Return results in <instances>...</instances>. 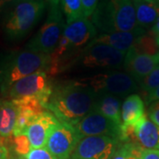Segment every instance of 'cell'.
Here are the masks:
<instances>
[{"mask_svg":"<svg viewBox=\"0 0 159 159\" xmlns=\"http://www.w3.org/2000/svg\"><path fill=\"white\" fill-rule=\"evenodd\" d=\"M80 140L74 125L58 120L50 132L45 148L55 159H68Z\"/></svg>","mask_w":159,"mask_h":159,"instance_id":"obj_8","label":"cell"},{"mask_svg":"<svg viewBox=\"0 0 159 159\" xmlns=\"http://www.w3.org/2000/svg\"><path fill=\"white\" fill-rule=\"evenodd\" d=\"M145 115L143 100L139 95L133 94L121 106V125H135Z\"/></svg>","mask_w":159,"mask_h":159,"instance_id":"obj_18","label":"cell"},{"mask_svg":"<svg viewBox=\"0 0 159 159\" xmlns=\"http://www.w3.org/2000/svg\"><path fill=\"white\" fill-rule=\"evenodd\" d=\"M20 159H26V158H25V157H20Z\"/></svg>","mask_w":159,"mask_h":159,"instance_id":"obj_36","label":"cell"},{"mask_svg":"<svg viewBox=\"0 0 159 159\" xmlns=\"http://www.w3.org/2000/svg\"><path fill=\"white\" fill-rule=\"evenodd\" d=\"M51 56L27 49L6 56L0 62V92L2 95L13 83L36 72H49Z\"/></svg>","mask_w":159,"mask_h":159,"instance_id":"obj_2","label":"cell"},{"mask_svg":"<svg viewBox=\"0 0 159 159\" xmlns=\"http://www.w3.org/2000/svg\"><path fill=\"white\" fill-rule=\"evenodd\" d=\"M158 55H159V53H158Z\"/></svg>","mask_w":159,"mask_h":159,"instance_id":"obj_38","label":"cell"},{"mask_svg":"<svg viewBox=\"0 0 159 159\" xmlns=\"http://www.w3.org/2000/svg\"><path fill=\"white\" fill-rule=\"evenodd\" d=\"M17 119V108L10 100H1L0 105V138L9 139L13 135Z\"/></svg>","mask_w":159,"mask_h":159,"instance_id":"obj_20","label":"cell"},{"mask_svg":"<svg viewBox=\"0 0 159 159\" xmlns=\"http://www.w3.org/2000/svg\"><path fill=\"white\" fill-rule=\"evenodd\" d=\"M156 42H157V46L159 47V35L156 37Z\"/></svg>","mask_w":159,"mask_h":159,"instance_id":"obj_35","label":"cell"},{"mask_svg":"<svg viewBox=\"0 0 159 159\" xmlns=\"http://www.w3.org/2000/svg\"><path fill=\"white\" fill-rule=\"evenodd\" d=\"M148 2H151V3H155V4H159V0H147Z\"/></svg>","mask_w":159,"mask_h":159,"instance_id":"obj_34","label":"cell"},{"mask_svg":"<svg viewBox=\"0 0 159 159\" xmlns=\"http://www.w3.org/2000/svg\"><path fill=\"white\" fill-rule=\"evenodd\" d=\"M10 157L9 148L2 138H0V159H8Z\"/></svg>","mask_w":159,"mask_h":159,"instance_id":"obj_29","label":"cell"},{"mask_svg":"<svg viewBox=\"0 0 159 159\" xmlns=\"http://www.w3.org/2000/svg\"><path fill=\"white\" fill-rule=\"evenodd\" d=\"M150 34L153 35L154 37H157L159 35V18L158 20L155 22L153 26L150 29Z\"/></svg>","mask_w":159,"mask_h":159,"instance_id":"obj_32","label":"cell"},{"mask_svg":"<svg viewBox=\"0 0 159 159\" xmlns=\"http://www.w3.org/2000/svg\"><path fill=\"white\" fill-rule=\"evenodd\" d=\"M144 34H146V31L141 27L132 31L102 33L97 35L89 44H105L126 54V52L135 43L137 39Z\"/></svg>","mask_w":159,"mask_h":159,"instance_id":"obj_15","label":"cell"},{"mask_svg":"<svg viewBox=\"0 0 159 159\" xmlns=\"http://www.w3.org/2000/svg\"><path fill=\"white\" fill-rule=\"evenodd\" d=\"M159 64V55L137 54L130 49L126 52L124 61L126 73L136 81L141 82L147 75L150 74Z\"/></svg>","mask_w":159,"mask_h":159,"instance_id":"obj_14","label":"cell"},{"mask_svg":"<svg viewBox=\"0 0 159 159\" xmlns=\"http://www.w3.org/2000/svg\"><path fill=\"white\" fill-rule=\"evenodd\" d=\"M57 122L58 119L49 111L40 114L25 132L31 148H45L50 132Z\"/></svg>","mask_w":159,"mask_h":159,"instance_id":"obj_13","label":"cell"},{"mask_svg":"<svg viewBox=\"0 0 159 159\" xmlns=\"http://www.w3.org/2000/svg\"><path fill=\"white\" fill-rule=\"evenodd\" d=\"M142 159H159V150L143 148Z\"/></svg>","mask_w":159,"mask_h":159,"instance_id":"obj_28","label":"cell"},{"mask_svg":"<svg viewBox=\"0 0 159 159\" xmlns=\"http://www.w3.org/2000/svg\"><path fill=\"white\" fill-rule=\"evenodd\" d=\"M97 30L89 18H82L74 22L66 24L63 34V39L68 45L71 51L85 49L97 37Z\"/></svg>","mask_w":159,"mask_h":159,"instance_id":"obj_12","label":"cell"},{"mask_svg":"<svg viewBox=\"0 0 159 159\" xmlns=\"http://www.w3.org/2000/svg\"><path fill=\"white\" fill-rule=\"evenodd\" d=\"M136 13L137 23L142 29L152 27L159 18V4L147 0H132Z\"/></svg>","mask_w":159,"mask_h":159,"instance_id":"obj_19","label":"cell"},{"mask_svg":"<svg viewBox=\"0 0 159 159\" xmlns=\"http://www.w3.org/2000/svg\"><path fill=\"white\" fill-rule=\"evenodd\" d=\"M8 159H20V157H19V156H17L16 154H14V155H12V156L10 155V157H9V158Z\"/></svg>","mask_w":159,"mask_h":159,"instance_id":"obj_33","label":"cell"},{"mask_svg":"<svg viewBox=\"0 0 159 159\" xmlns=\"http://www.w3.org/2000/svg\"><path fill=\"white\" fill-rule=\"evenodd\" d=\"M17 0H0V14L6 10V8H11V6Z\"/></svg>","mask_w":159,"mask_h":159,"instance_id":"obj_31","label":"cell"},{"mask_svg":"<svg viewBox=\"0 0 159 159\" xmlns=\"http://www.w3.org/2000/svg\"><path fill=\"white\" fill-rule=\"evenodd\" d=\"M80 138L88 136H110L120 141V126L103 115L92 110L74 125Z\"/></svg>","mask_w":159,"mask_h":159,"instance_id":"obj_11","label":"cell"},{"mask_svg":"<svg viewBox=\"0 0 159 159\" xmlns=\"http://www.w3.org/2000/svg\"><path fill=\"white\" fill-rule=\"evenodd\" d=\"M0 105H1V100H0Z\"/></svg>","mask_w":159,"mask_h":159,"instance_id":"obj_37","label":"cell"},{"mask_svg":"<svg viewBox=\"0 0 159 159\" xmlns=\"http://www.w3.org/2000/svg\"><path fill=\"white\" fill-rule=\"evenodd\" d=\"M142 150L137 143L121 142L111 159H142Z\"/></svg>","mask_w":159,"mask_h":159,"instance_id":"obj_23","label":"cell"},{"mask_svg":"<svg viewBox=\"0 0 159 159\" xmlns=\"http://www.w3.org/2000/svg\"><path fill=\"white\" fill-rule=\"evenodd\" d=\"M148 115L149 119L154 124L159 126V101L151 102L148 110Z\"/></svg>","mask_w":159,"mask_h":159,"instance_id":"obj_26","label":"cell"},{"mask_svg":"<svg viewBox=\"0 0 159 159\" xmlns=\"http://www.w3.org/2000/svg\"><path fill=\"white\" fill-rule=\"evenodd\" d=\"M46 1L50 5L48 16L39 31L29 41L27 49L50 55L58 44L66 24L60 7V0Z\"/></svg>","mask_w":159,"mask_h":159,"instance_id":"obj_5","label":"cell"},{"mask_svg":"<svg viewBox=\"0 0 159 159\" xmlns=\"http://www.w3.org/2000/svg\"><path fill=\"white\" fill-rule=\"evenodd\" d=\"M91 22L102 33L132 31L140 27L132 0H99Z\"/></svg>","mask_w":159,"mask_h":159,"instance_id":"obj_3","label":"cell"},{"mask_svg":"<svg viewBox=\"0 0 159 159\" xmlns=\"http://www.w3.org/2000/svg\"><path fill=\"white\" fill-rule=\"evenodd\" d=\"M121 98L111 95H97L93 110L98 111L115 124L121 125Z\"/></svg>","mask_w":159,"mask_h":159,"instance_id":"obj_17","label":"cell"},{"mask_svg":"<svg viewBox=\"0 0 159 159\" xmlns=\"http://www.w3.org/2000/svg\"><path fill=\"white\" fill-rule=\"evenodd\" d=\"M146 99H147L146 100L147 103H151L156 101H159V87L154 91H152L151 93H149L146 97Z\"/></svg>","mask_w":159,"mask_h":159,"instance_id":"obj_30","label":"cell"},{"mask_svg":"<svg viewBox=\"0 0 159 159\" xmlns=\"http://www.w3.org/2000/svg\"><path fill=\"white\" fill-rule=\"evenodd\" d=\"M97 97L84 80L63 81L53 87L46 109L59 121L74 125L93 110Z\"/></svg>","mask_w":159,"mask_h":159,"instance_id":"obj_1","label":"cell"},{"mask_svg":"<svg viewBox=\"0 0 159 159\" xmlns=\"http://www.w3.org/2000/svg\"><path fill=\"white\" fill-rule=\"evenodd\" d=\"M46 0H17L9 10L3 24L7 38L21 39L38 22L45 11Z\"/></svg>","mask_w":159,"mask_h":159,"instance_id":"obj_4","label":"cell"},{"mask_svg":"<svg viewBox=\"0 0 159 159\" xmlns=\"http://www.w3.org/2000/svg\"><path fill=\"white\" fill-rule=\"evenodd\" d=\"M120 142L110 136L84 137L68 159H111Z\"/></svg>","mask_w":159,"mask_h":159,"instance_id":"obj_9","label":"cell"},{"mask_svg":"<svg viewBox=\"0 0 159 159\" xmlns=\"http://www.w3.org/2000/svg\"><path fill=\"white\" fill-rule=\"evenodd\" d=\"M134 143L143 148L159 150V126L147 119V115L134 125Z\"/></svg>","mask_w":159,"mask_h":159,"instance_id":"obj_16","label":"cell"},{"mask_svg":"<svg viewBox=\"0 0 159 159\" xmlns=\"http://www.w3.org/2000/svg\"><path fill=\"white\" fill-rule=\"evenodd\" d=\"M86 80L97 95L105 94L126 98L138 89L136 80L130 74L120 71L96 74Z\"/></svg>","mask_w":159,"mask_h":159,"instance_id":"obj_7","label":"cell"},{"mask_svg":"<svg viewBox=\"0 0 159 159\" xmlns=\"http://www.w3.org/2000/svg\"><path fill=\"white\" fill-rule=\"evenodd\" d=\"M60 7L66 24L85 18L81 0H60Z\"/></svg>","mask_w":159,"mask_h":159,"instance_id":"obj_21","label":"cell"},{"mask_svg":"<svg viewBox=\"0 0 159 159\" xmlns=\"http://www.w3.org/2000/svg\"><path fill=\"white\" fill-rule=\"evenodd\" d=\"M53 89L46 72H36L16 81L6 91L3 97L6 100H17L26 97L39 99L46 109ZM47 110V109H46Z\"/></svg>","mask_w":159,"mask_h":159,"instance_id":"obj_6","label":"cell"},{"mask_svg":"<svg viewBox=\"0 0 159 159\" xmlns=\"http://www.w3.org/2000/svg\"><path fill=\"white\" fill-rule=\"evenodd\" d=\"M125 53L105 44H89L82 50L80 63L89 68H119L124 65Z\"/></svg>","mask_w":159,"mask_h":159,"instance_id":"obj_10","label":"cell"},{"mask_svg":"<svg viewBox=\"0 0 159 159\" xmlns=\"http://www.w3.org/2000/svg\"><path fill=\"white\" fill-rule=\"evenodd\" d=\"M131 49L137 54L153 56L159 53V47L156 42V37H154L150 33L140 36Z\"/></svg>","mask_w":159,"mask_h":159,"instance_id":"obj_22","label":"cell"},{"mask_svg":"<svg viewBox=\"0 0 159 159\" xmlns=\"http://www.w3.org/2000/svg\"><path fill=\"white\" fill-rule=\"evenodd\" d=\"M142 88L146 94H149L159 87V66L141 81Z\"/></svg>","mask_w":159,"mask_h":159,"instance_id":"obj_24","label":"cell"},{"mask_svg":"<svg viewBox=\"0 0 159 159\" xmlns=\"http://www.w3.org/2000/svg\"><path fill=\"white\" fill-rule=\"evenodd\" d=\"M82 6H83V11H84V16L85 18L91 17L93 12L97 8L99 0H81Z\"/></svg>","mask_w":159,"mask_h":159,"instance_id":"obj_27","label":"cell"},{"mask_svg":"<svg viewBox=\"0 0 159 159\" xmlns=\"http://www.w3.org/2000/svg\"><path fill=\"white\" fill-rule=\"evenodd\" d=\"M26 159H55L46 148H32L27 156Z\"/></svg>","mask_w":159,"mask_h":159,"instance_id":"obj_25","label":"cell"}]
</instances>
